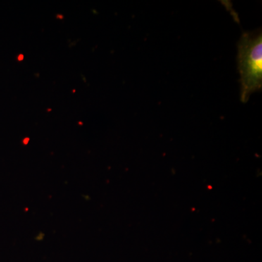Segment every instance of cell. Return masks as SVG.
I'll return each instance as SVG.
<instances>
[{
    "mask_svg": "<svg viewBox=\"0 0 262 262\" xmlns=\"http://www.w3.org/2000/svg\"><path fill=\"white\" fill-rule=\"evenodd\" d=\"M237 64L241 75V101L247 102L250 96L262 86V34L261 29L245 32L238 42Z\"/></svg>",
    "mask_w": 262,
    "mask_h": 262,
    "instance_id": "cell-1",
    "label": "cell"
}]
</instances>
